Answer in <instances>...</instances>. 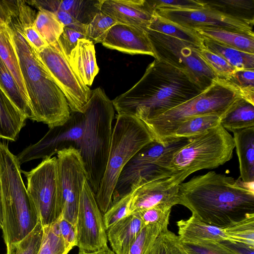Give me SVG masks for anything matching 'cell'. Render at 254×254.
I'll use <instances>...</instances> for the list:
<instances>
[{"mask_svg":"<svg viewBox=\"0 0 254 254\" xmlns=\"http://www.w3.org/2000/svg\"><path fill=\"white\" fill-rule=\"evenodd\" d=\"M214 171L179 185V204L199 220L225 228L254 215V192L242 181Z\"/></svg>","mask_w":254,"mask_h":254,"instance_id":"6da1fadb","label":"cell"},{"mask_svg":"<svg viewBox=\"0 0 254 254\" xmlns=\"http://www.w3.org/2000/svg\"><path fill=\"white\" fill-rule=\"evenodd\" d=\"M7 5L12 43L34 121L47 124L49 128L62 125L70 114L66 98L38 53L24 37L16 0H8Z\"/></svg>","mask_w":254,"mask_h":254,"instance_id":"7a4b0ae2","label":"cell"},{"mask_svg":"<svg viewBox=\"0 0 254 254\" xmlns=\"http://www.w3.org/2000/svg\"><path fill=\"white\" fill-rule=\"evenodd\" d=\"M203 91L183 71L155 59L140 79L112 102L118 115L142 120L161 114Z\"/></svg>","mask_w":254,"mask_h":254,"instance_id":"3957f363","label":"cell"},{"mask_svg":"<svg viewBox=\"0 0 254 254\" xmlns=\"http://www.w3.org/2000/svg\"><path fill=\"white\" fill-rule=\"evenodd\" d=\"M16 156L0 142V177L1 185L2 237L6 246L27 236L39 221L37 209L23 183Z\"/></svg>","mask_w":254,"mask_h":254,"instance_id":"277c9868","label":"cell"},{"mask_svg":"<svg viewBox=\"0 0 254 254\" xmlns=\"http://www.w3.org/2000/svg\"><path fill=\"white\" fill-rule=\"evenodd\" d=\"M83 112L86 122L79 151L88 174L87 181L97 193L108 158L115 109L101 87L91 90Z\"/></svg>","mask_w":254,"mask_h":254,"instance_id":"5b68a950","label":"cell"},{"mask_svg":"<svg viewBox=\"0 0 254 254\" xmlns=\"http://www.w3.org/2000/svg\"><path fill=\"white\" fill-rule=\"evenodd\" d=\"M153 140L141 120L133 116L117 115L105 172L95 194L102 213H105L112 204L113 191L125 166L143 146Z\"/></svg>","mask_w":254,"mask_h":254,"instance_id":"8992f818","label":"cell"},{"mask_svg":"<svg viewBox=\"0 0 254 254\" xmlns=\"http://www.w3.org/2000/svg\"><path fill=\"white\" fill-rule=\"evenodd\" d=\"M239 97V93L226 81L218 78L201 93L158 115L141 120L154 140L164 143L171 137L178 125L195 116L215 114L221 116Z\"/></svg>","mask_w":254,"mask_h":254,"instance_id":"52a82bcc","label":"cell"},{"mask_svg":"<svg viewBox=\"0 0 254 254\" xmlns=\"http://www.w3.org/2000/svg\"><path fill=\"white\" fill-rule=\"evenodd\" d=\"M234 148L233 136L219 124L175 151L166 169L184 181L196 171L224 165L232 159Z\"/></svg>","mask_w":254,"mask_h":254,"instance_id":"ba28073f","label":"cell"},{"mask_svg":"<svg viewBox=\"0 0 254 254\" xmlns=\"http://www.w3.org/2000/svg\"><path fill=\"white\" fill-rule=\"evenodd\" d=\"M190 138H178L164 143L154 140L143 146L123 169L113 191L112 203L148 182L171 176L165 169L167 157Z\"/></svg>","mask_w":254,"mask_h":254,"instance_id":"9c48e42d","label":"cell"},{"mask_svg":"<svg viewBox=\"0 0 254 254\" xmlns=\"http://www.w3.org/2000/svg\"><path fill=\"white\" fill-rule=\"evenodd\" d=\"M155 59L183 71L200 89L209 87L217 77L197 52L201 48L191 43L148 29Z\"/></svg>","mask_w":254,"mask_h":254,"instance_id":"30bf717a","label":"cell"},{"mask_svg":"<svg viewBox=\"0 0 254 254\" xmlns=\"http://www.w3.org/2000/svg\"><path fill=\"white\" fill-rule=\"evenodd\" d=\"M27 181V192L44 227L55 223L62 216L57 157L43 159L30 171H21Z\"/></svg>","mask_w":254,"mask_h":254,"instance_id":"8fae6325","label":"cell"},{"mask_svg":"<svg viewBox=\"0 0 254 254\" xmlns=\"http://www.w3.org/2000/svg\"><path fill=\"white\" fill-rule=\"evenodd\" d=\"M57 155L62 217L76 225L80 197L88 174L79 150L69 147Z\"/></svg>","mask_w":254,"mask_h":254,"instance_id":"7c38bea8","label":"cell"},{"mask_svg":"<svg viewBox=\"0 0 254 254\" xmlns=\"http://www.w3.org/2000/svg\"><path fill=\"white\" fill-rule=\"evenodd\" d=\"M55 82L66 98L70 112H83L91 90L73 71L57 42L38 53Z\"/></svg>","mask_w":254,"mask_h":254,"instance_id":"4fadbf2b","label":"cell"},{"mask_svg":"<svg viewBox=\"0 0 254 254\" xmlns=\"http://www.w3.org/2000/svg\"><path fill=\"white\" fill-rule=\"evenodd\" d=\"M85 119L84 113L70 112L64 124L50 128L39 141L20 152L17 155L19 162L23 164L34 159L52 157L69 147L77 149L83 134Z\"/></svg>","mask_w":254,"mask_h":254,"instance_id":"5bb4252c","label":"cell"},{"mask_svg":"<svg viewBox=\"0 0 254 254\" xmlns=\"http://www.w3.org/2000/svg\"><path fill=\"white\" fill-rule=\"evenodd\" d=\"M76 228L79 251L90 252L108 246L103 215L87 181L80 197Z\"/></svg>","mask_w":254,"mask_h":254,"instance_id":"9a60e30c","label":"cell"},{"mask_svg":"<svg viewBox=\"0 0 254 254\" xmlns=\"http://www.w3.org/2000/svg\"><path fill=\"white\" fill-rule=\"evenodd\" d=\"M154 13L189 29L218 28L254 36V25L221 13L206 4L194 9H158Z\"/></svg>","mask_w":254,"mask_h":254,"instance_id":"2e32d148","label":"cell"},{"mask_svg":"<svg viewBox=\"0 0 254 254\" xmlns=\"http://www.w3.org/2000/svg\"><path fill=\"white\" fill-rule=\"evenodd\" d=\"M184 181L172 175L148 182L133 191L129 214L155 206L172 208L179 204V188Z\"/></svg>","mask_w":254,"mask_h":254,"instance_id":"e0dca14e","label":"cell"},{"mask_svg":"<svg viewBox=\"0 0 254 254\" xmlns=\"http://www.w3.org/2000/svg\"><path fill=\"white\" fill-rule=\"evenodd\" d=\"M101 44L122 53L155 58L147 32L140 27L117 23L108 30Z\"/></svg>","mask_w":254,"mask_h":254,"instance_id":"ac0fdd59","label":"cell"},{"mask_svg":"<svg viewBox=\"0 0 254 254\" xmlns=\"http://www.w3.org/2000/svg\"><path fill=\"white\" fill-rule=\"evenodd\" d=\"M100 10L117 23L145 30L154 14L146 0H101Z\"/></svg>","mask_w":254,"mask_h":254,"instance_id":"d6986e66","label":"cell"},{"mask_svg":"<svg viewBox=\"0 0 254 254\" xmlns=\"http://www.w3.org/2000/svg\"><path fill=\"white\" fill-rule=\"evenodd\" d=\"M144 225L138 213L129 214L106 230L108 240L115 254H127Z\"/></svg>","mask_w":254,"mask_h":254,"instance_id":"ffe728a7","label":"cell"},{"mask_svg":"<svg viewBox=\"0 0 254 254\" xmlns=\"http://www.w3.org/2000/svg\"><path fill=\"white\" fill-rule=\"evenodd\" d=\"M67 61L82 81L88 87L91 86L99 71L93 42L85 39L79 40Z\"/></svg>","mask_w":254,"mask_h":254,"instance_id":"44dd1931","label":"cell"},{"mask_svg":"<svg viewBox=\"0 0 254 254\" xmlns=\"http://www.w3.org/2000/svg\"><path fill=\"white\" fill-rule=\"evenodd\" d=\"M0 58L14 78L22 92L27 97L18 61L12 43L8 24L7 0H0Z\"/></svg>","mask_w":254,"mask_h":254,"instance_id":"7402d4cb","label":"cell"},{"mask_svg":"<svg viewBox=\"0 0 254 254\" xmlns=\"http://www.w3.org/2000/svg\"><path fill=\"white\" fill-rule=\"evenodd\" d=\"M179 237L183 243H193L209 240L230 241L224 228L205 223L193 215L188 219L177 222Z\"/></svg>","mask_w":254,"mask_h":254,"instance_id":"603a6c76","label":"cell"},{"mask_svg":"<svg viewBox=\"0 0 254 254\" xmlns=\"http://www.w3.org/2000/svg\"><path fill=\"white\" fill-rule=\"evenodd\" d=\"M232 132L239 159L240 178L244 183L253 184L254 182V127Z\"/></svg>","mask_w":254,"mask_h":254,"instance_id":"cb8c5ba5","label":"cell"},{"mask_svg":"<svg viewBox=\"0 0 254 254\" xmlns=\"http://www.w3.org/2000/svg\"><path fill=\"white\" fill-rule=\"evenodd\" d=\"M26 119L0 88V138L15 141Z\"/></svg>","mask_w":254,"mask_h":254,"instance_id":"d4e9b609","label":"cell"},{"mask_svg":"<svg viewBox=\"0 0 254 254\" xmlns=\"http://www.w3.org/2000/svg\"><path fill=\"white\" fill-rule=\"evenodd\" d=\"M194 30L202 38L254 54V36L218 28H198Z\"/></svg>","mask_w":254,"mask_h":254,"instance_id":"484cf974","label":"cell"},{"mask_svg":"<svg viewBox=\"0 0 254 254\" xmlns=\"http://www.w3.org/2000/svg\"><path fill=\"white\" fill-rule=\"evenodd\" d=\"M219 123L226 130L231 132L254 127V105L238 98L220 117Z\"/></svg>","mask_w":254,"mask_h":254,"instance_id":"4316f807","label":"cell"},{"mask_svg":"<svg viewBox=\"0 0 254 254\" xmlns=\"http://www.w3.org/2000/svg\"><path fill=\"white\" fill-rule=\"evenodd\" d=\"M0 88L26 119L34 121L28 99L0 58Z\"/></svg>","mask_w":254,"mask_h":254,"instance_id":"83f0119b","label":"cell"},{"mask_svg":"<svg viewBox=\"0 0 254 254\" xmlns=\"http://www.w3.org/2000/svg\"><path fill=\"white\" fill-rule=\"evenodd\" d=\"M148 29L174 37L203 48V39L196 31L184 27L155 13L148 26Z\"/></svg>","mask_w":254,"mask_h":254,"instance_id":"f1b7e54d","label":"cell"},{"mask_svg":"<svg viewBox=\"0 0 254 254\" xmlns=\"http://www.w3.org/2000/svg\"><path fill=\"white\" fill-rule=\"evenodd\" d=\"M202 39L206 49L223 58L236 70L254 69V54L224 46L208 39Z\"/></svg>","mask_w":254,"mask_h":254,"instance_id":"f546056e","label":"cell"},{"mask_svg":"<svg viewBox=\"0 0 254 254\" xmlns=\"http://www.w3.org/2000/svg\"><path fill=\"white\" fill-rule=\"evenodd\" d=\"M16 2L23 35L30 45L39 53L48 45L40 36L35 26L36 12L25 0H16Z\"/></svg>","mask_w":254,"mask_h":254,"instance_id":"4dcf8cb0","label":"cell"},{"mask_svg":"<svg viewBox=\"0 0 254 254\" xmlns=\"http://www.w3.org/2000/svg\"><path fill=\"white\" fill-rule=\"evenodd\" d=\"M221 116L210 114L192 117L180 123L172 134L171 139L192 138L220 124Z\"/></svg>","mask_w":254,"mask_h":254,"instance_id":"1f68e13d","label":"cell"},{"mask_svg":"<svg viewBox=\"0 0 254 254\" xmlns=\"http://www.w3.org/2000/svg\"><path fill=\"white\" fill-rule=\"evenodd\" d=\"M206 5L221 13L254 24V0L206 1Z\"/></svg>","mask_w":254,"mask_h":254,"instance_id":"d6a6232c","label":"cell"},{"mask_svg":"<svg viewBox=\"0 0 254 254\" xmlns=\"http://www.w3.org/2000/svg\"><path fill=\"white\" fill-rule=\"evenodd\" d=\"M35 19L36 29L48 45L56 43L62 33L64 26L52 12L38 8Z\"/></svg>","mask_w":254,"mask_h":254,"instance_id":"836d02e7","label":"cell"},{"mask_svg":"<svg viewBox=\"0 0 254 254\" xmlns=\"http://www.w3.org/2000/svg\"><path fill=\"white\" fill-rule=\"evenodd\" d=\"M101 0H60V9L68 13L79 22L87 25L100 11Z\"/></svg>","mask_w":254,"mask_h":254,"instance_id":"e575fe53","label":"cell"},{"mask_svg":"<svg viewBox=\"0 0 254 254\" xmlns=\"http://www.w3.org/2000/svg\"><path fill=\"white\" fill-rule=\"evenodd\" d=\"M44 236L40 220L35 228L20 241L6 246L5 254H38Z\"/></svg>","mask_w":254,"mask_h":254,"instance_id":"d590c367","label":"cell"},{"mask_svg":"<svg viewBox=\"0 0 254 254\" xmlns=\"http://www.w3.org/2000/svg\"><path fill=\"white\" fill-rule=\"evenodd\" d=\"M71 249L61 235L56 223L44 227L43 239L38 254H67Z\"/></svg>","mask_w":254,"mask_h":254,"instance_id":"8d00e7d4","label":"cell"},{"mask_svg":"<svg viewBox=\"0 0 254 254\" xmlns=\"http://www.w3.org/2000/svg\"><path fill=\"white\" fill-rule=\"evenodd\" d=\"M225 80L232 86L243 98L254 105V69L236 70Z\"/></svg>","mask_w":254,"mask_h":254,"instance_id":"74e56055","label":"cell"},{"mask_svg":"<svg viewBox=\"0 0 254 254\" xmlns=\"http://www.w3.org/2000/svg\"><path fill=\"white\" fill-rule=\"evenodd\" d=\"M166 229H168V226L160 224L144 226L127 254H148L157 237Z\"/></svg>","mask_w":254,"mask_h":254,"instance_id":"f35d334b","label":"cell"},{"mask_svg":"<svg viewBox=\"0 0 254 254\" xmlns=\"http://www.w3.org/2000/svg\"><path fill=\"white\" fill-rule=\"evenodd\" d=\"M148 254H188L178 235L163 230L156 239Z\"/></svg>","mask_w":254,"mask_h":254,"instance_id":"ab89813d","label":"cell"},{"mask_svg":"<svg viewBox=\"0 0 254 254\" xmlns=\"http://www.w3.org/2000/svg\"><path fill=\"white\" fill-rule=\"evenodd\" d=\"M224 228L229 242L254 246V215H250Z\"/></svg>","mask_w":254,"mask_h":254,"instance_id":"60d3db41","label":"cell"},{"mask_svg":"<svg viewBox=\"0 0 254 254\" xmlns=\"http://www.w3.org/2000/svg\"><path fill=\"white\" fill-rule=\"evenodd\" d=\"M117 23L109 16L99 11L86 26V39L94 44L101 43L108 30Z\"/></svg>","mask_w":254,"mask_h":254,"instance_id":"b9f144b4","label":"cell"},{"mask_svg":"<svg viewBox=\"0 0 254 254\" xmlns=\"http://www.w3.org/2000/svg\"><path fill=\"white\" fill-rule=\"evenodd\" d=\"M197 52L217 78L225 80L232 75L236 69L220 56L205 47L198 48Z\"/></svg>","mask_w":254,"mask_h":254,"instance_id":"7bdbcfd3","label":"cell"},{"mask_svg":"<svg viewBox=\"0 0 254 254\" xmlns=\"http://www.w3.org/2000/svg\"><path fill=\"white\" fill-rule=\"evenodd\" d=\"M182 244L188 254H239L222 242L205 240Z\"/></svg>","mask_w":254,"mask_h":254,"instance_id":"ee69618b","label":"cell"},{"mask_svg":"<svg viewBox=\"0 0 254 254\" xmlns=\"http://www.w3.org/2000/svg\"><path fill=\"white\" fill-rule=\"evenodd\" d=\"M133 191L113 202L104 213L103 220L106 230L118 221L129 214Z\"/></svg>","mask_w":254,"mask_h":254,"instance_id":"f6af8a7d","label":"cell"},{"mask_svg":"<svg viewBox=\"0 0 254 254\" xmlns=\"http://www.w3.org/2000/svg\"><path fill=\"white\" fill-rule=\"evenodd\" d=\"M85 28L64 26L57 41L63 54L68 59L72 50L76 47L79 40L85 39Z\"/></svg>","mask_w":254,"mask_h":254,"instance_id":"bcb514c9","label":"cell"},{"mask_svg":"<svg viewBox=\"0 0 254 254\" xmlns=\"http://www.w3.org/2000/svg\"><path fill=\"white\" fill-rule=\"evenodd\" d=\"M150 8L153 11L158 9L174 10L194 9L205 6L202 0H146Z\"/></svg>","mask_w":254,"mask_h":254,"instance_id":"7dc6e473","label":"cell"},{"mask_svg":"<svg viewBox=\"0 0 254 254\" xmlns=\"http://www.w3.org/2000/svg\"><path fill=\"white\" fill-rule=\"evenodd\" d=\"M172 208L157 206L138 213L144 226L160 224L168 226Z\"/></svg>","mask_w":254,"mask_h":254,"instance_id":"c3c4849f","label":"cell"},{"mask_svg":"<svg viewBox=\"0 0 254 254\" xmlns=\"http://www.w3.org/2000/svg\"><path fill=\"white\" fill-rule=\"evenodd\" d=\"M59 231L65 242L72 248L76 245V228L62 216L56 222Z\"/></svg>","mask_w":254,"mask_h":254,"instance_id":"681fc988","label":"cell"},{"mask_svg":"<svg viewBox=\"0 0 254 254\" xmlns=\"http://www.w3.org/2000/svg\"><path fill=\"white\" fill-rule=\"evenodd\" d=\"M60 0H58V3L51 12L54 13L57 16L58 19L64 26L68 27H84L86 25H84L74 18H73L68 13L61 9L59 7Z\"/></svg>","mask_w":254,"mask_h":254,"instance_id":"f907efd6","label":"cell"},{"mask_svg":"<svg viewBox=\"0 0 254 254\" xmlns=\"http://www.w3.org/2000/svg\"><path fill=\"white\" fill-rule=\"evenodd\" d=\"M223 244L235 250L239 254H254V246L243 243L231 242L229 241L222 242Z\"/></svg>","mask_w":254,"mask_h":254,"instance_id":"816d5d0a","label":"cell"},{"mask_svg":"<svg viewBox=\"0 0 254 254\" xmlns=\"http://www.w3.org/2000/svg\"><path fill=\"white\" fill-rule=\"evenodd\" d=\"M77 254H115L114 252L111 250L108 246L105 247L103 248L99 249L98 250L90 252H86L84 251H79Z\"/></svg>","mask_w":254,"mask_h":254,"instance_id":"f5cc1de1","label":"cell"},{"mask_svg":"<svg viewBox=\"0 0 254 254\" xmlns=\"http://www.w3.org/2000/svg\"><path fill=\"white\" fill-rule=\"evenodd\" d=\"M3 222V204L1 181L0 177V228L1 229Z\"/></svg>","mask_w":254,"mask_h":254,"instance_id":"db71d44e","label":"cell"}]
</instances>
